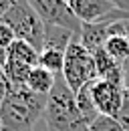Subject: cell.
I'll return each mask as SVG.
<instances>
[{
	"mask_svg": "<svg viewBox=\"0 0 129 131\" xmlns=\"http://www.w3.org/2000/svg\"><path fill=\"white\" fill-rule=\"evenodd\" d=\"M47 97L30 89H12L0 103V117L4 131H34L47 109Z\"/></svg>",
	"mask_w": 129,
	"mask_h": 131,
	"instance_id": "cell-1",
	"label": "cell"
},
{
	"mask_svg": "<svg viewBox=\"0 0 129 131\" xmlns=\"http://www.w3.org/2000/svg\"><path fill=\"white\" fill-rule=\"evenodd\" d=\"M45 125L47 131H87L89 123L77 107V97L63 79V73L57 75L52 91L47 97L45 109Z\"/></svg>",
	"mask_w": 129,
	"mask_h": 131,
	"instance_id": "cell-2",
	"label": "cell"
},
{
	"mask_svg": "<svg viewBox=\"0 0 129 131\" xmlns=\"http://www.w3.org/2000/svg\"><path fill=\"white\" fill-rule=\"evenodd\" d=\"M2 22H6L14 30L18 40L28 42L38 52L42 50V45H45V20L36 14V10L26 0H18L4 14Z\"/></svg>",
	"mask_w": 129,
	"mask_h": 131,
	"instance_id": "cell-3",
	"label": "cell"
},
{
	"mask_svg": "<svg viewBox=\"0 0 129 131\" xmlns=\"http://www.w3.org/2000/svg\"><path fill=\"white\" fill-rule=\"evenodd\" d=\"M63 79L67 81V85L71 87L73 93H77L83 85L99 79V77H97L93 52L85 49V47L81 45L79 38H75V40L69 45L67 52H64Z\"/></svg>",
	"mask_w": 129,
	"mask_h": 131,
	"instance_id": "cell-4",
	"label": "cell"
},
{
	"mask_svg": "<svg viewBox=\"0 0 129 131\" xmlns=\"http://www.w3.org/2000/svg\"><path fill=\"white\" fill-rule=\"evenodd\" d=\"M26 2L45 20V24H59V26H64V28L73 30L77 36L81 34L83 22L75 16L69 2H64V0H26Z\"/></svg>",
	"mask_w": 129,
	"mask_h": 131,
	"instance_id": "cell-5",
	"label": "cell"
},
{
	"mask_svg": "<svg viewBox=\"0 0 129 131\" xmlns=\"http://www.w3.org/2000/svg\"><path fill=\"white\" fill-rule=\"evenodd\" d=\"M123 93H125V85L109 83L103 79H95L91 85V97L101 115L117 117L123 107Z\"/></svg>",
	"mask_w": 129,
	"mask_h": 131,
	"instance_id": "cell-6",
	"label": "cell"
},
{
	"mask_svg": "<svg viewBox=\"0 0 129 131\" xmlns=\"http://www.w3.org/2000/svg\"><path fill=\"white\" fill-rule=\"evenodd\" d=\"M69 6L81 22H97L117 8V0H69Z\"/></svg>",
	"mask_w": 129,
	"mask_h": 131,
	"instance_id": "cell-7",
	"label": "cell"
},
{
	"mask_svg": "<svg viewBox=\"0 0 129 131\" xmlns=\"http://www.w3.org/2000/svg\"><path fill=\"white\" fill-rule=\"evenodd\" d=\"M93 59H95V69H97V77L99 79L109 81V83H117V85H125V69H127V63L111 57L105 49L95 50L93 52Z\"/></svg>",
	"mask_w": 129,
	"mask_h": 131,
	"instance_id": "cell-8",
	"label": "cell"
},
{
	"mask_svg": "<svg viewBox=\"0 0 129 131\" xmlns=\"http://www.w3.org/2000/svg\"><path fill=\"white\" fill-rule=\"evenodd\" d=\"M109 38V20H97V22H83L79 40L87 50L95 52L105 49V42Z\"/></svg>",
	"mask_w": 129,
	"mask_h": 131,
	"instance_id": "cell-9",
	"label": "cell"
},
{
	"mask_svg": "<svg viewBox=\"0 0 129 131\" xmlns=\"http://www.w3.org/2000/svg\"><path fill=\"white\" fill-rule=\"evenodd\" d=\"M79 38L77 34L64 26H59V24H45V45H42V50L45 49H57V50H67L69 45ZM40 50V52H42Z\"/></svg>",
	"mask_w": 129,
	"mask_h": 131,
	"instance_id": "cell-10",
	"label": "cell"
},
{
	"mask_svg": "<svg viewBox=\"0 0 129 131\" xmlns=\"http://www.w3.org/2000/svg\"><path fill=\"white\" fill-rule=\"evenodd\" d=\"M57 81V75L47 71L45 67L36 65L32 67L30 75H28V81H26V89H30L32 93H38V95H48L55 87Z\"/></svg>",
	"mask_w": 129,
	"mask_h": 131,
	"instance_id": "cell-11",
	"label": "cell"
},
{
	"mask_svg": "<svg viewBox=\"0 0 129 131\" xmlns=\"http://www.w3.org/2000/svg\"><path fill=\"white\" fill-rule=\"evenodd\" d=\"M2 71H4L6 79L10 81V85H12L14 89H20V87H26V81H28V75H30L32 67L8 57V63H6V67H4Z\"/></svg>",
	"mask_w": 129,
	"mask_h": 131,
	"instance_id": "cell-12",
	"label": "cell"
},
{
	"mask_svg": "<svg viewBox=\"0 0 129 131\" xmlns=\"http://www.w3.org/2000/svg\"><path fill=\"white\" fill-rule=\"evenodd\" d=\"M91 85H93V81L87 83V85H83L79 91L75 93V97H77V107H79V111L83 113V117H85L87 123L95 121L97 117L101 115L97 111L95 103H93V97H91Z\"/></svg>",
	"mask_w": 129,
	"mask_h": 131,
	"instance_id": "cell-13",
	"label": "cell"
},
{
	"mask_svg": "<svg viewBox=\"0 0 129 131\" xmlns=\"http://www.w3.org/2000/svg\"><path fill=\"white\" fill-rule=\"evenodd\" d=\"M8 57L14 59V61H20V63H26V65H30V67H36L40 52L34 49V47H30L28 42L16 38L14 42L10 45V49H8Z\"/></svg>",
	"mask_w": 129,
	"mask_h": 131,
	"instance_id": "cell-14",
	"label": "cell"
},
{
	"mask_svg": "<svg viewBox=\"0 0 129 131\" xmlns=\"http://www.w3.org/2000/svg\"><path fill=\"white\" fill-rule=\"evenodd\" d=\"M64 52L67 50H57V49H45L38 57V65L45 67L47 71L61 75L64 69Z\"/></svg>",
	"mask_w": 129,
	"mask_h": 131,
	"instance_id": "cell-15",
	"label": "cell"
},
{
	"mask_svg": "<svg viewBox=\"0 0 129 131\" xmlns=\"http://www.w3.org/2000/svg\"><path fill=\"white\" fill-rule=\"evenodd\" d=\"M105 50L111 57L127 63L129 61V38L123 36V34H109V38L105 42Z\"/></svg>",
	"mask_w": 129,
	"mask_h": 131,
	"instance_id": "cell-16",
	"label": "cell"
},
{
	"mask_svg": "<svg viewBox=\"0 0 129 131\" xmlns=\"http://www.w3.org/2000/svg\"><path fill=\"white\" fill-rule=\"evenodd\" d=\"M87 131H125L123 125L117 121V117H111V115H99L95 121L89 123Z\"/></svg>",
	"mask_w": 129,
	"mask_h": 131,
	"instance_id": "cell-17",
	"label": "cell"
},
{
	"mask_svg": "<svg viewBox=\"0 0 129 131\" xmlns=\"http://www.w3.org/2000/svg\"><path fill=\"white\" fill-rule=\"evenodd\" d=\"M16 40V34L14 30L6 24V22H2L0 20V47H4V49H10V45Z\"/></svg>",
	"mask_w": 129,
	"mask_h": 131,
	"instance_id": "cell-18",
	"label": "cell"
},
{
	"mask_svg": "<svg viewBox=\"0 0 129 131\" xmlns=\"http://www.w3.org/2000/svg\"><path fill=\"white\" fill-rule=\"evenodd\" d=\"M117 121L123 125V129L129 131V87H125V93H123V107L117 115Z\"/></svg>",
	"mask_w": 129,
	"mask_h": 131,
	"instance_id": "cell-19",
	"label": "cell"
},
{
	"mask_svg": "<svg viewBox=\"0 0 129 131\" xmlns=\"http://www.w3.org/2000/svg\"><path fill=\"white\" fill-rule=\"evenodd\" d=\"M109 34H123L129 38V20H113L109 22Z\"/></svg>",
	"mask_w": 129,
	"mask_h": 131,
	"instance_id": "cell-20",
	"label": "cell"
},
{
	"mask_svg": "<svg viewBox=\"0 0 129 131\" xmlns=\"http://www.w3.org/2000/svg\"><path fill=\"white\" fill-rule=\"evenodd\" d=\"M101 20H109V22H113V20H129V10H123V8H115L113 12H109L105 18H101Z\"/></svg>",
	"mask_w": 129,
	"mask_h": 131,
	"instance_id": "cell-21",
	"label": "cell"
},
{
	"mask_svg": "<svg viewBox=\"0 0 129 131\" xmlns=\"http://www.w3.org/2000/svg\"><path fill=\"white\" fill-rule=\"evenodd\" d=\"M16 2H18V0H0V20L4 18V14L14 6Z\"/></svg>",
	"mask_w": 129,
	"mask_h": 131,
	"instance_id": "cell-22",
	"label": "cell"
},
{
	"mask_svg": "<svg viewBox=\"0 0 129 131\" xmlns=\"http://www.w3.org/2000/svg\"><path fill=\"white\" fill-rule=\"evenodd\" d=\"M6 63H8V49L0 47V69H4Z\"/></svg>",
	"mask_w": 129,
	"mask_h": 131,
	"instance_id": "cell-23",
	"label": "cell"
},
{
	"mask_svg": "<svg viewBox=\"0 0 129 131\" xmlns=\"http://www.w3.org/2000/svg\"><path fill=\"white\" fill-rule=\"evenodd\" d=\"M0 131H4V127H2V117H0Z\"/></svg>",
	"mask_w": 129,
	"mask_h": 131,
	"instance_id": "cell-24",
	"label": "cell"
},
{
	"mask_svg": "<svg viewBox=\"0 0 129 131\" xmlns=\"http://www.w3.org/2000/svg\"><path fill=\"white\" fill-rule=\"evenodd\" d=\"M127 67H129V61H127Z\"/></svg>",
	"mask_w": 129,
	"mask_h": 131,
	"instance_id": "cell-25",
	"label": "cell"
},
{
	"mask_svg": "<svg viewBox=\"0 0 129 131\" xmlns=\"http://www.w3.org/2000/svg\"><path fill=\"white\" fill-rule=\"evenodd\" d=\"M64 2H69V0H64Z\"/></svg>",
	"mask_w": 129,
	"mask_h": 131,
	"instance_id": "cell-26",
	"label": "cell"
}]
</instances>
